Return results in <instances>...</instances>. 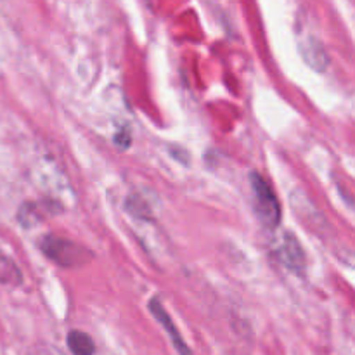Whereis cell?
I'll return each mask as SVG.
<instances>
[{
  "label": "cell",
  "mask_w": 355,
  "mask_h": 355,
  "mask_svg": "<svg viewBox=\"0 0 355 355\" xmlns=\"http://www.w3.org/2000/svg\"><path fill=\"white\" fill-rule=\"evenodd\" d=\"M250 182H252L255 210L260 222L267 229H276L281 222V207L276 193L260 173L253 172L252 177H250Z\"/></svg>",
  "instance_id": "cell-1"
},
{
  "label": "cell",
  "mask_w": 355,
  "mask_h": 355,
  "mask_svg": "<svg viewBox=\"0 0 355 355\" xmlns=\"http://www.w3.org/2000/svg\"><path fill=\"white\" fill-rule=\"evenodd\" d=\"M40 250L47 259L61 267H76L90 259V252H87L83 246L52 234L42 239Z\"/></svg>",
  "instance_id": "cell-2"
},
{
  "label": "cell",
  "mask_w": 355,
  "mask_h": 355,
  "mask_svg": "<svg viewBox=\"0 0 355 355\" xmlns=\"http://www.w3.org/2000/svg\"><path fill=\"white\" fill-rule=\"evenodd\" d=\"M274 253H276L277 260H279L286 269H290L291 272H295L297 276H304L307 262H305V253L304 250H302L300 241L295 238V234L284 232L283 238L277 243V248Z\"/></svg>",
  "instance_id": "cell-3"
},
{
  "label": "cell",
  "mask_w": 355,
  "mask_h": 355,
  "mask_svg": "<svg viewBox=\"0 0 355 355\" xmlns=\"http://www.w3.org/2000/svg\"><path fill=\"white\" fill-rule=\"evenodd\" d=\"M148 307H149V312L153 314V318H155L156 321L162 324V328L165 329L166 335L170 336V340H172V345H173V349L177 350V354H179V355H193V352H191V349H189V345L184 342L182 335L179 333L177 326L173 324L172 318H170L168 312L165 311V307H163V304L159 302V298H153V300L149 302Z\"/></svg>",
  "instance_id": "cell-4"
},
{
  "label": "cell",
  "mask_w": 355,
  "mask_h": 355,
  "mask_svg": "<svg viewBox=\"0 0 355 355\" xmlns=\"http://www.w3.org/2000/svg\"><path fill=\"white\" fill-rule=\"evenodd\" d=\"M300 52L302 55H304L305 62H307L311 68H314L315 71H324L329 59L328 55H326L324 47H322V44L318 38L307 37V40H304L300 44Z\"/></svg>",
  "instance_id": "cell-5"
},
{
  "label": "cell",
  "mask_w": 355,
  "mask_h": 355,
  "mask_svg": "<svg viewBox=\"0 0 355 355\" xmlns=\"http://www.w3.org/2000/svg\"><path fill=\"white\" fill-rule=\"evenodd\" d=\"M66 343H68L69 352L73 355H94L96 354V343L90 338L87 333L73 329L66 336Z\"/></svg>",
  "instance_id": "cell-6"
},
{
  "label": "cell",
  "mask_w": 355,
  "mask_h": 355,
  "mask_svg": "<svg viewBox=\"0 0 355 355\" xmlns=\"http://www.w3.org/2000/svg\"><path fill=\"white\" fill-rule=\"evenodd\" d=\"M23 283V274H21L19 267L14 263L10 257L0 250V284L6 286H19Z\"/></svg>",
  "instance_id": "cell-7"
},
{
  "label": "cell",
  "mask_w": 355,
  "mask_h": 355,
  "mask_svg": "<svg viewBox=\"0 0 355 355\" xmlns=\"http://www.w3.org/2000/svg\"><path fill=\"white\" fill-rule=\"evenodd\" d=\"M130 142H132L130 130H128L127 127L121 128V130H118L116 135H114V144L120 146L121 149H127L128 146H130Z\"/></svg>",
  "instance_id": "cell-8"
}]
</instances>
